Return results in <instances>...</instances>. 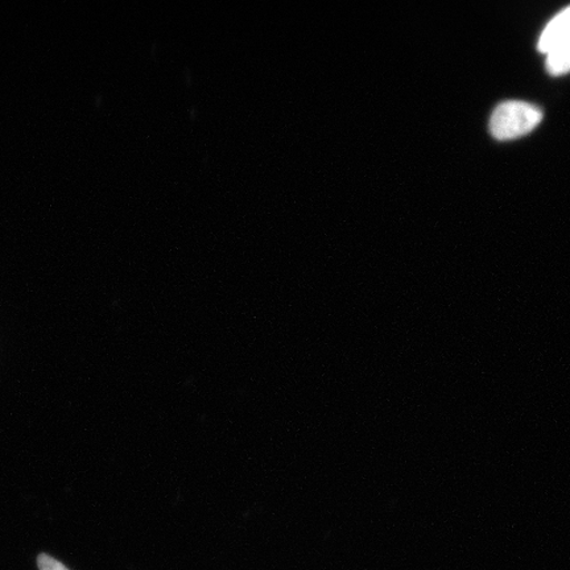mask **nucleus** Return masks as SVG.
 I'll use <instances>...</instances> for the list:
<instances>
[{
	"label": "nucleus",
	"mask_w": 570,
	"mask_h": 570,
	"mask_svg": "<svg viewBox=\"0 0 570 570\" xmlns=\"http://www.w3.org/2000/svg\"><path fill=\"white\" fill-rule=\"evenodd\" d=\"M543 119L539 107L522 101H508L495 107L490 118V132L498 140H511L530 134Z\"/></svg>",
	"instance_id": "1"
},
{
	"label": "nucleus",
	"mask_w": 570,
	"mask_h": 570,
	"mask_svg": "<svg viewBox=\"0 0 570 570\" xmlns=\"http://www.w3.org/2000/svg\"><path fill=\"white\" fill-rule=\"evenodd\" d=\"M570 38V6L556 16L539 39V51L548 55Z\"/></svg>",
	"instance_id": "2"
},
{
	"label": "nucleus",
	"mask_w": 570,
	"mask_h": 570,
	"mask_svg": "<svg viewBox=\"0 0 570 570\" xmlns=\"http://www.w3.org/2000/svg\"><path fill=\"white\" fill-rule=\"evenodd\" d=\"M547 70L552 76H561L570 71V38L562 42L552 52L547 55Z\"/></svg>",
	"instance_id": "3"
},
{
	"label": "nucleus",
	"mask_w": 570,
	"mask_h": 570,
	"mask_svg": "<svg viewBox=\"0 0 570 570\" xmlns=\"http://www.w3.org/2000/svg\"><path fill=\"white\" fill-rule=\"evenodd\" d=\"M38 566L39 570H69L66 566L61 564L59 560L46 553L39 556Z\"/></svg>",
	"instance_id": "4"
}]
</instances>
